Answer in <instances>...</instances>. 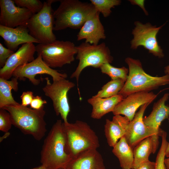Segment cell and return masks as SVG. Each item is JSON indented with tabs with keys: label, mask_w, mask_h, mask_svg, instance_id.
<instances>
[{
	"label": "cell",
	"mask_w": 169,
	"mask_h": 169,
	"mask_svg": "<svg viewBox=\"0 0 169 169\" xmlns=\"http://www.w3.org/2000/svg\"><path fill=\"white\" fill-rule=\"evenodd\" d=\"M66 145L63 122L59 120L44 139L41 152L42 165L51 169L65 168L72 160Z\"/></svg>",
	"instance_id": "1"
},
{
	"label": "cell",
	"mask_w": 169,
	"mask_h": 169,
	"mask_svg": "<svg viewBox=\"0 0 169 169\" xmlns=\"http://www.w3.org/2000/svg\"><path fill=\"white\" fill-rule=\"evenodd\" d=\"M60 4L54 11V30L69 28L80 29L85 22L97 12L90 3L78 0H60Z\"/></svg>",
	"instance_id": "2"
},
{
	"label": "cell",
	"mask_w": 169,
	"mask_h": 169,
	"mask_svg": "<svg viewBox=\"0 0 169 169\" xmlns=\"http://www.w3.org/2000/svg\"><path fill=\"white\" fill-rule=\"evenodd\" d=\"M2 108L9 113L13 125L24 134L31 135L37 141L40 140L45 136L47 129L44 106L36 110L19 103Z\"/></svg>",
	"instance_id": "3"
},
{
	"label": "cell",
	"mask_w": 169,
	"mask_h": 169,
	"mask_svg": "<svg viewBox=\"0 0 169 169\" xmlns=\"http://www.w3.org/2000/svg\"><path fill=\"white\" fill-rule=\"evenodd\" d=\"M125 61L128 66L129 74L123 87L118 93L124 98L132 93L149 92L169 84V74L160 77L151 76L144 71L139 60L128 57Z\"/></svg>",
	"instance_id": "4"
},
{
	"label": "cell",
	"mask_w": 169,
	"mask_h": 169,
	"mask_svg": "<svg viewBox=\"0 0 169 169\" xmlns=\"http://www.w3.org/2000/svg\"><path fill=\"white\" fill-rule=\"evenodd\" d=\"M67 149L72 159L80 152L100 146L98 136L86 122L77 120L74 123L63 122Z\"/></svg>",
	"instance_id": "5"
},
{
	"label": "cell",
	"mask_w": 169,
	"mask_h": 169,
	"mask_svg": "<svg viewBox=\"0 0 169 169\" xmlns=\"http://www.w3.org/2000/svg\"><path fill=\"white\" fill-rule=\"evenodd\" d=\"M76 59L79 60V62L77 67L71 74L70 78L76 79L78 93L81 99L78 81L82 71L88 67L100 68L104 64L111 63L113 60V58L111 55L109 48L104 42L94 45L84 42L76 46Z\"/></svg>",
	"instance_id": "6"
},
{
	"label": "cell",
	"mask_w": 169,
	"mask_h": 169,
	"mask_svg": "<svg viewBox=\"0 0 169 169\" xmlns=\"http://www.w3.org/2000/svg\"><path fill=\"white\" fill-rule=\"evenodd\" d=\"M38 55H40L45 63L50 68H61L70 64L75 60L76 46L69 41L56 40L47 44H38L36 46Z\"/></svg>",
	"instance_id": "7"
},
{
	"label": "cell",
	"mask_w": 169,
	"mask_h": 169,
	"mask_svg": "<svg viewBox=\"0 0 169 169\" xmlns=\"http://www.w3.org/2000/svg\"><path fill=\"white\" fill-rule=\"evenodd\" d=\"M57 1L48 0L44 2L41 10L33 14L27 23L30 34L40 43H49L56 40L53 32L54 18L52 4Z\"/></svg>",
	"instance_id": "8"
},
{
	"label": "cell",
	"mask_w": 169,
	"mask_h": 169,
	"mask_svg": "<svg viewBox=\"0 0 169 169\" xmlns=\"http://www.w3.org/2000/svg\"><path fill=\"white\" fill-rule=\"evenodd\" d=\"M45 79L46 84L42 89L45 95L52 100L56 115H60L64 122H68L67 117L70 111V107L68 93L74 87L75 84L64 78L53 81L52 83L48 78H46Z\"/></svg>",
	"instance_id": "9"
},
{
	"label": "cell",
	"mask_w": 169,
	"mask_h": 169,
	"mask_svg": "<svg viewBox=\"0 0 169 169\" xmlns=\"http://www.w3.org/2000/svg\"><path fill=\"white\" fill-rule=\"evenodd\" d=\"M135 27L132 30L133 38L131 41V48L136 49L142 46L156 57L162 58L164 55L156 38V35L165 24L157 27L147 23L144 24L139 21L135 22Z\"/></svg>",
	"instance_id": "10"
},
{
	"label": "cell",
	"mask_w": 169,
	"mask_h": 169,
	"mask_svg": "<svg viewBox=\"0 0 169 169\" xmlns=\"http://www.w3.org/2000/svg\"><path fill=\"white\" fill-rule=\"evenodd\" d=\"M47 74L52 78L53 81L66 79V73H62L49 67L43 61L40 55L32 62L20 66L13 71V76L21 80H25L27 78L34 85L39 84L41 80L35 78L38 74Z\"/></svg>",
	"instance_id": "11"
},
{
	"label": "cell",
	"mask_w": 169,
	"mask_h": 169,
	"mask_svg": "<svg viewBox=\"0 0 169 169\" xmlns=\"http://www.w3.org/2000/svg\"><path fill=\"white\" fill-rule=\"evenodd\" d=\"M0 25L10 28L27 25L33 15L29 10L17 6L12 0H0Z\"/></svg>",
	"instance_id": "12"
},
{
	"label": "cell",
	"mask_w": 169,
	"mask_h": 169,
	"mask_svg": "<svg viewBox=\"0 0 169 169\" xmlns=\"http://www.w3.org/2000/svg\"><path fill=\"white\" fill-rule=\"evenodd\" d=\"M151 103H146L141 106L133 119L129 121L127 125L124 136L128 144L133 149L145 139L155 135L154 129L146 125L143 120L145 110Z\"/></svg>",
	"instance_id": "13"
},
{
	"label": "cell",
	"mask_w": 169,
	"mask_h": 169,
	"mask_svg": "<svg viewBox=\"0 0 169 169\" xmlns=\"http://www.w3.org/2000/svg\"><path fill=\"white\" fill-rule=\"evenodd\" d=\"M158 94L152 92H139L131 94L124 98L115 107L114 115H123L130 121L134 118L137 109L144 104L151 103Z\"/></svg>",
	"instance_id": "14"
},
{
	"label": "cell",
	"mask_w": 169,
	"mask_h": 169,
	"mask_svg": "<svg viewBox=\"0 0 169 169\" xmlns=\"http://www.w3.org/2000/svg\"><path fill=\"white\" fill-rule=\"evenodd\" d=\"M169 94L166 93L154 103L152 110L150 114L143 118V120L147 126L153 128L155 135L152 136L156 152L159 145V137L161 136L163 131L160 128L161 122L169 118V105H166L169 98Z\"/></svg>",
	"instance_id": "15"
},
{
	"label": "cell",
	"mask_w": 169,
	"mask_h": 169,
	"mask_svg": "<svg viewBox=\"0 0 169 169\" xmlns=\"http://www.w3.org/2000/svg\"><path fill=\"white\" fill-rule=\"evenodd\" d=\"M36 46L33 43L23 44L8 59L0 69V78L8 80L13 76L14 70L18 67L30 63L34 59Z\"/></svg>",
	"instance_id": "16"
},
{
	"label": "cell",
	"mask_w": 169,
	"mask_h": 169,
	"mask_svg": "<svg viewBox=\"0 0 169 169\" xmlns=\"http://www.w3.org/2000/svg\"><path fill=\"white\" fill-rule=\"evenodd\" d=\"M0 35L4 40L7 48L14 52L20 44L40 43L30 34L27 25L12 28L0 25Z\"/></svg>",
	"instance_id": "17"
},
{
	"label": "cell",
	"mask_w": 169,
	"mask_h": 169,
	"mask_svg": "<svg viewBox=\"0 0 169 169\" xmlns=\"http://www.w3.org/2000/svg\"><path fill=\"white\" fill-rule=\"evenodd\" d=\"M100 14L97 12L85 22L77 35L78 41L84 39L86 43L97 45L101 39H105V30Z\"/></svg>",
	"instance_id": "18"
},
{
	"label": "cell",
	"mask_w": 169,
	"mask_h": 169,
	"mask_svg": "<svg viewBox=\"0 0 169 169\" xmlns=\"http://www.w3.org/2000/svg\"><path fill=\"white\" fill-rule=\"evenodd\" d=\"M66 169H106L101 155L97 149L84 151L73 158Z\"/></svg>",
	"instance_id": "19"
},
{
	"label": "cell",
	"mask_w": 169,
	"mask_h": 169,
	"mask_svg": "<svg viewBox=\"0 0 169 169\" xmlns=\"http://www.w3.org/2000/svg\"><path fill=\"white\" fill-rule=\"evenodd\" d=\"M129 119L121 115H114L111 120L106 119L104 132L109 146L113 147L125 134Z\"/></svg>",
	"instance_id": "20"
},
{
	"label": "cell",
	"mask_w": 169,
	"mask_h": 169,
	"mask_svg": "<svg viewBox=\"0 0 169 169\" xmlns=\"http://www.w3.org/2000/svg\"><path fill=\"white\" fill-rule=\"evenodd\" d=\"M124 98L120 94L107 98L92 97L87 100L92 107L91 117L100 119L106 114L112 112L116 105Z\"/></svg>",
	"instance_id": "21"
},
{
	"label": "cell",
	"mask_w": 169,
	"mask_h": 169,
	"mask_svg": "<svg viewBox=\"0 0 169 169\" xmlns=\"http://www.w3.org/2000/svg\"><path fill=\"white\" fill-rule=\"evenodd\" d=\"M112 151L118 158L122 169H132L134 161L133 149L127 143L124 136L113 147Z\"/></svg>",
	"instance_id": "22"
},
{
	"label": "cell",
	"mask_w": 169,
	"mask_h": 169,
	"mask_svg": "<svg viewBox=\"0 0 169 169\" xmlns=\"http://www.w3.org/2000/svg\"><path fill=\"white\" fill-rule=\"evenodd\" d=\"M133 151L134 161L132 169H137L142 163L149 160L151 153L156 152L152 136L143 140L134 148Z\"/></svg>",
	"instance_id": "23"
},
{
	"label": "cell",
	"mask_w": 169,
	"mask_h": 169,
	"mask_svg": "<svg viewBox=\"0 0 169 169\" xmlns=\"http://www.w3.org/2000/svg\"><path fill=\"white\" fill-rule=\"evenodd\" d=\"M18 79L13 77L10 80L0 78V108L11 105L19 103L13 98L12 90L17 92L18 90Z\"/></svg>",
	"instance_id": "24"
},
{
	"label": "cell",
	"mask_w": 169,
	"mask_h": 169,
	"mask_svg": "<svg viewBox=\"0 0 169 169\" xmlns=\"http://www.w3.org/2000/svg\"><path fill=\"white\" fill-rule=\"evenodd\" d=\"M125 81L121 79L111 80L104 84L95 97L109 98L116 95L123 87Z\"/></svg>",
	"instance_id": "25"
},
{
	"label": "cell",
	"mask_w": 169,
	"mask_h": 169,
	"mask_svg": "<svg viewBox=\"0 0 169 169\" xmlns=\"http://www.w3.org/2000/svg\"><path fill=\"white\" fill-rule=\"evenodd\" d=\"M99 68L101 73L108 75L111 80L120 79L126 81L127 79L129 69L125 67L117 68L106 63L103 64Z\"/></svg>",
	"instance_id": "26"
},
{
	"label": "cell",
	"mask_w": 169,
	"mask_h": 169,
	"mask_svg": "<svg viewBox=\"0 0 169 169\" xmlns=\"http://www.w3.org/2000/svg\"><path fill=\"white\" fill-rule=\"evenodd\" d=\"M91 3L97 12L107 18L110 14L111 9L119 5L121 3L120 0H90Z\"/></svg>",
	"instance_id": "27"
},
{
	"label": "cell",
	"mask_w": 169,
	"mask_h": 169,
	"mask_svg": "<svg viewBox=\"0 0 169 169\" xmlns=\"http://www.w3.org/2000/svg\"><path fill=\"white\" fill-rule=\"evenodd\" d=\"M166 132L163 131L161 136L162 138L161 146L156 157L155 169H166L164 162L168 143L166 140Z\"/></svg>",
	"instance_id": "28"
},
{
	"label": "cell",
	"mask_w": 169,
	"mask_h": 169,
	"mask_svg": "<svg viewBox=\"0 0 169 169\" xmlns=\"http://www.w3.org/2000/svg\"><path fill=\"white\" fill-rule=\"evenodd\" d=\"M13 1L16 6L29 10L33 14L40 11L43 6V3L39 0H14Z\"/></svg>",
	"instance_id": "29"
},
{
	"label": "cell",
	"mask_w": 169,
	"mask_h": 169,
	"mask_svg": "<svg viewBox=\"0 0 169 169\" xmlns=\"http://www.w3.org/2000/svg\"><path fill=\"white\" fill-rule=\"evenodd\" d=\"M12 125L9 113L5 110L0 108V130L8 132Z\"/></svg>",
	"instance_id": "30"
},
{
	"label": "cell",
	"mask_w": 169,
	"mask_h": 169,
	"mask_svg": "<svg viewBox=\"0 0 169 169\" xmlns=\"http://www.w3.org/2000/svg\"><path fill=\"white\" fill-rule=\"evenodd\" d=\"M15 52L5 47L0 43V67L2 68L5 65L8 58Z\"/></svg>",
	"instance_id": "31"
},
{
	"label": "cell",
	"mask_w": 169,
	"mask_h": 169,
	"mask_svg": "<svg viewBox=\"0 0 169 169\" xmlns=\"http://www.w3.org/2000/svg\"><path fill=\"white\" fill-rule=\"evenodd\" d=\"M34 97L33 93L31 91L23 92L20 96L21 100V104L25 106L30 105Z\"/></svg>",
	"instance_id": "32"
},
{
	"label": "cell",
	"mask_w": 169,
	"mask_h": 169,
	"mask_svg": "<svg viewBox=\"0 0 169 169\" xmlns=\"http://www.w3.org/2000/svg\"><path fill=\"white\" fill-rule=\"evenodd\" d=\"M47 103V101L43 100L41 96L37 95L34 97L30 106L32 109L38 110L42 108L44 106V105Z\"/></svg>",
	"instance_id": "33"
},
{
	"label": "cell",
	"mask_w": 169,
	"mask_h": 169,
	"mask_svg": "<svg viewBox=\"0 0 169 169\" xmlns=\"http://www.w3.org/2000/svg\"><path fill=\"white\" fill-rule=\"evenodd\" d=\"M155 162L149 160L141 164L137 169H155Z\"/></svg>",
	"instance_id": "34"
},
{
	"label": "cell",
	"mask_w": 169,
	"mask_h": 169,
	"mask_svg": "<svg viewBox=\"0 0 169 169\" xmlns=\"http://www.w3.org/2000/svg\"><path fill=\"white\" fill-rule=\"evenodd\" d=\"M131 3L132 5H136L138 6L143 10L145 14L147 15L148 14V12L146 10L145 6L144 0H129Z\"/></svg>",
	"instance_id": "35"
},
{
	"label": "cell",
	"mask_w": 169,
	"mask_h": 169,
	"mask_svg": "<svg viewBox=\"0 0 169 169\" xmlns=\"http://www.w3.org/2000/svg\"><path fill=\"white\" fill-rule=\"evenodd\" d=\"M164 162L166 169H169V156L165 159Z\"/></svg>",
	"instance_id": "36"
},
{
	"label": "cell",
	"mask_w": 169,
	"mask_h": 169,
	"mask_svg": "<svg viewBox=\"0 0 169 169\" xmlns=\"http://www.w3.org/2000/svg\"><path fill=\"white\" fill-rule=\"evenodd\" d=\"M31 169H51L50 168H48L46 166L41 165L38 167H37Z\"/></svg>",
	"instance_id": "37"
},
{
	"label": "cell",
	"mask_w": 169,
	"mask_h": 169,
	"mask_svg": "<svg viewBox=\"0 0 169 169\" xmlns=\"http://www.w3.org/2000/svg\"><path fill=\"white\" fill-rule=\"evenodd\" d=\"M166 156L167 157L169 156V142H168L166 151Z\"/></svg>",
	"instance_id": "38"
},
{
	"label": "cell",
	"mask_w": 169,
	"mask_h": 169,
	"mask_svg": "<svg viewBox=\"0 0 169 169\" xmlns=\"http://www.w3.org/2000/svg\"><path fill=\"white\" fill-rule=\"evenodd\" d=\"M164 72L165 74H169V65L165 67Z\"/></svg>",
	"instance_id": "39"
},
{
	"label": "cell",
	"mask_w": 169,
	"mask_h": 169,
	"mask_svg": "<svg viewBox=\"0 0 169 169\" xmlns=\"http://www.w3.org/2000/svg\"><path fill=\"white\" fill-rule=\"evenodd\" d=\"M59 169H66L65 168H61Z\"/></svg>",
	"instance_id": "40"
},
{
	"label": "cell",
	"mask_w": 169,
	"mask_h": 169,
	"mask_svg": "<svg viewBox=\"0 0 169 169\" xmlns=\"http://www.w3.org/2000/svg\"></svg>",
	"instance_id": "41"
}]
</instances>
